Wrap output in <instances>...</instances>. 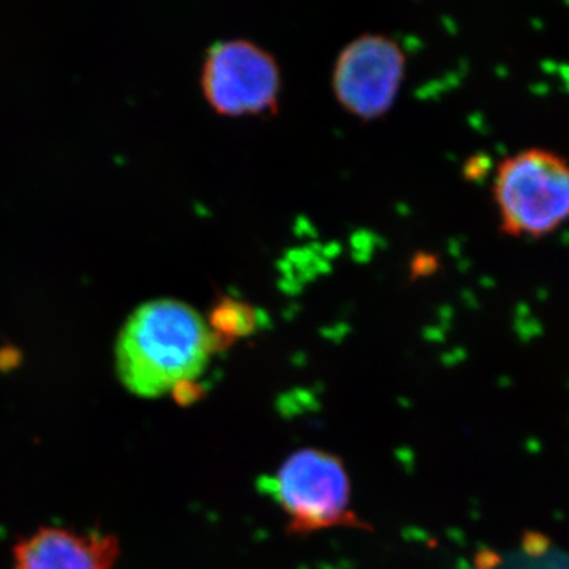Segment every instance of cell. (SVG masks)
Instances as JSON below:
<instances>
[{"instance_id": "obj_2", "label": "cell", "mask_w": 569, "mask_h": 569, "mask_svg": "<svg viewBox=\"0 0 569 569\" xmlns=\"http://www.w3.org/2000/svg\"><path fill=\"white\" fill-rule=\"evenodd\" d=\"M493 198L500 227L512 238H545L569 222V162L531 148L497 168Z\"/></svg>"}, {"instance_id": "obj_1", "label": "cell", "mask_w": 569, "mask_h": 569, "mask_svg": "<svg viewBox=\"0 0 569 569\" xmlns=\"http://www.w3.org/2000/svg\"><path fill=\"white\" fill-rule=\"evenodd\" d=\"M216 351L208 323L174 299L146 302L116 342V373L127 391L144 399L174 395L194 383Z\"/></svg>"}, {"instance_id": "obj_3", "label": "cell", "mask_w": 569, "mask_h": 569, "mask_svg": "<svg viewBox=\"0 0 569 569\" xmlns=\"http://www.w3.org/2000/svg\"><path fill=\"white\" fill-rule=\"evenodd\" d=\"M261 482L287 516L290 533L309 535L335 527L367 529L351 509L347 468L331 452L301 449L284 460L274 477Z\"/></svg>"}, {"instance_id": "obj_4", "label": "cell", "mask_w": 569, "mask_h": 569, "mask_svg": "<svg viewBox=\"0 0 569 569\" xmlns=\"http://www.w3.org/2000/svg\"><path fill=\"white\" fill-rule=\"evenodd\" d=\"M206 102L223 116L276 111L280 71L268 51L247 40L217 43L206 56L201 78Z\"/></svg>"}, {"instance_id": "obj_5", "label": "cell", "mask_w": 569, "mask_h": 569, "mask_svg": "<svg viewBox=\"0 0 569 569\" xmlns=\"http://www.w3.org/2000/svg\"><path fill=\"white\" fill-rule=\"evenodd\" d=\"M406 58L395 40L362 36L340 52L332 73L337 100L351 114L372 121L391 110L403 80Z\"/></svg>"}, {"instance_id": "obj_6", "label": "cell", "mask_w": 569, "mask_h": 569, "mask_svg": "<svg viewBox=\"0 0 569 569\" xmlns=\"http://www.w3.org/2000/svg\"><path fill=\"white\" fill-rule=\"evenodd\" d=\"M119 556L114 535L47 527L14 546L13 569H114Z\"/></svg>"}, {"instance_id": "obj_7", "label": "cell", "mask_w": 569, "mask_h": 569, "mask_svg": "<svg viewBox=\"0 0 569 569\" xmlns=\"http://www.w3.org/2000/svg\"><path fill=\"white\" fill-rule=\"evenodd\" d=\"M208 323L213 346L217 350L227 348L228 343L252 335L257 328V313L252 306L236 299L223 298L212 307Z\"/></svg>"}]
</instances>
